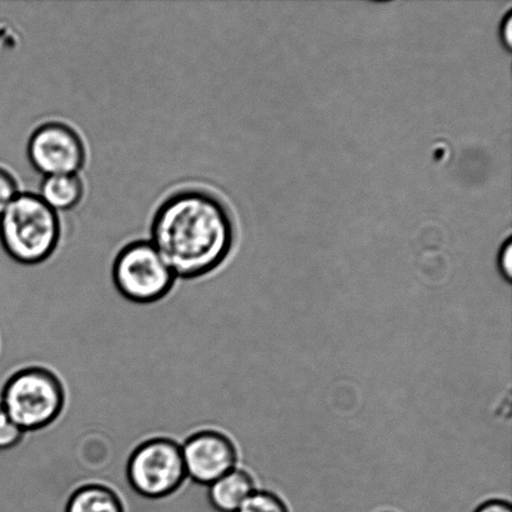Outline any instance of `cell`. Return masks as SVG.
I'll return each instance as SVG.
<instances>
[{
    "mask_svg": "<svg viewBox=\"0 0 512 512\" xmlns=\"http://www.w3.org/2000/svg\"><path fill=\"white\" fill-rule=\"evenodd\" d=\"M511 244L508 243L506 245V249L504 250L503 256H501L500 259V269L503 271V274L505 275L506 280L510 281L511 279Z\"/></svg>",
    "mask_w": 512,
    "mask_h": 512,
    "instance_id": "15",
    "label": "cell"
},
{
    "mask_svg": "<svg viewBox=\"0 0 512 512\" xmlns=\"http://www.w3.org/2000/svg\"><path fill=\"white\" fill-rule=\"evenodd\" d=\"M65 403L67 395L62 380L43 366L15 371L0 394V406L25 434L53 425L62 416Z\"/></svg>",
    "mask_w": 512,
    "mask_h": 512,
    "instance_id": "3",
    "label": "cell"
},
{
    "mask_svg": "<svg viewBox=\"0 0 512 512\" xmlns=\"http://www.w3.org/2000/svg\"><path fill=\"white\" fill-rule=\"evenodd\" d=\"M25 433L0 406V451H8L22 443Z\"/></svg>",
    "mask_w": 512,
    "mask_h": 512,
    "instance_id": "12",
    "label": "cell"
},
{
    "mask_svg": "<svg viewBox=\"0 0 512 512\" xmlns=\"http://www.w3.org/2000/svg\"><path fill=\"white\" fill-rule=\"evenodd\" d=\"M112 278L115 289L135 304H154L173 290L175 275L150 240H135L115 256Z\"/></svg>",
    "mask_w": 512,
    "mask_h": 512,
    "instance_id": "4",
    "label": "cell"
},
{
    "mask_svg": "<svg viewBox=\"0 0 512 512\" xmlns=\"http://www.w3.org/2000/svg\"><path fill=\"white\" fill-rule=\"evenodd\" d=\"M234 222L222 200L202 189L170 194L155 210L150 242L175 278L197 280L214 273L232 253Z\"/></svg>",
    "mask_w": 512,
    "mask_h": 512,
    "instance_id": "1",
    "label": "cell"
},
{
    "mask_svg": "<svg viewBox=\"0 0 512 512\" xmlns=\"http://www.w3.org/2000/svg\"><path fill=\"white\" fill-rule=\"evenodd\" d=\"M19 193L17 179L7 169L0 167V217Z\"/></svg>",
    "mask_w": 512,
    "mask_h": 512,
    "instance_id": "13",
    "label": "cell"
},
{
    "mask_svg": "<svg viewBox=\"0 0 512 512\" xmlns=\"http://www.w3.org/2000/svg\"><path fill=\"white\" fill-rule=\"evenodd\" d=\"M84 190L79 174H59L44 177L38 195L54 212H69L82 202Z\"/></svg>",
    "mask_w": 512,
    "mask_h": 512,
    "instance_id": "9",
    "label": "cell"
},
{
    "mask_svg": "<svg viewBox=\"0 0 512 512\" xmlns=\"http://www.w3.org/2000/svg\"><path fill=\"white\" fill-rule=\"evenodd\" d=\"M27 155L35 172L43 177L79 174L87 163L82 137L62 122H47L35 128L28 140Z\"/></svg>",
    "mask_w": 512,
    "mask_h": 512,
    "instance_id": "6",
    "label": "cell"
},
{
    "mask_svg": "<svg viewBox=\"0 0 512 512\" xmlns=\"http://www.w3.org/2000/svg\"><path fill=\"white\" fill-rule=\"evenodd\" d=\"M60 237L58 213L38 194L19 193L0 217V244L15 263H44L57 250Z\"/></svg>",
    "mask_w": 512,
    "mask_h": 512,
    "instance_id": "2",
    "label": "cell"
},
{
    "mask_svg": "<svg viewBox=\"0 0 512 512\" xmlns=\"http://www.w3.org/2000/svg\"><path fill=\"white\" fill-rule=\"evenodd\" d=\"M130 488L148 500H162L177 493L188 480L182 446L165 436L139 444L127 463Z\"/></svg>",
    "mask_w": 512,
    "mask_h": 512,
    "instance_id": "5",
    "label": "cell"
},
{
    "mask_svg": "<svg viewBox=\"0 0 512 512\" xmlns=\"http://www.w3.org/2000/svg\"><path fill=\"white\" fill-rule=\"evenodd\" d=\"M254 491L252 475L235 468L208 486V500L215 511L237 512Z\"/></svg>",
    "mask_w": 512,
    "mask_h": 512,
    "instance_id": "8",
    "label": "cell"
},
{
    "mask_svg": "<svg viewBox=\"0 0 512 512\" xmlns=\"http://www.w3.org/2000/svg\"><path fill=\"white\" fill-rule=\"evenodd\" d=\"M64 512H127L123 500L109 486L87 484L69 496Z\"/></svg>",
    "mask_w": 512,
    "mask_h": 512,
    "instance_id": "10",
    "label": "cell"
},
{
    "mask_svg": "<svg viewBox=\"0 0 512 512\" xmlns=\"http://www.w3.org/2000/svg\"><path fill=\"white\" fill-rule=\"evenodd\" d=\"M237 512H289V509L278 495L269 491H254Z\"/></svg>",
    "mask_w": 512,
    "mask_h": 512,
    "instance_id": "11",
    "label": "cell"
},
{
    "mask_svg": "<svg viewBox=\"0 0 512 512\" xmlns=\"http://www.w3.org/2000/svg\"><path fill=\"white\" fill-rule=\"evenodd\" d=\"M475 512H512L511 505L504 500H489L480 505Z\"/></svg>",
    "mask_w": 512,
    "mask_h": 512,
    "instance_id": "14",
    "label": "cell"
},
{
    "mask_svg": "<svg viewBox=\"0 0 512 512\" xmlns=\"http://www.w3.org/2000/svg\"><path fill=\"white\" fill-rule=\"evenodd\" d=\"M180 446L185 473L195 484L209 486L237 468V448L222 431H195Z\"/></svg>",
    "mask_w": 512,
    "mask_h": 512,
    "instance_id": "7",
    "label": "cell"
}]
</instances>
